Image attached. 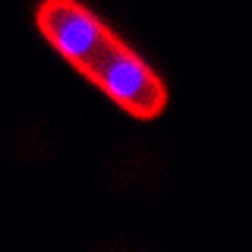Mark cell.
Here are the masks:
<instances>
[{"label": "cell", "mask_w": 252, "mask_h": 252, "mask_svg": "<svg viewBox=\"0 0 252 252\" xmlns=\"http://www.w3.org/2000/svg\"><path fill=\"white\" fill-rule=\"evenodd\" d=\"M85 79L136 120H158L167 110L170 94H167L164 79L120 35L101 54V60L85 73Z\"/></svg>", "instance_id": "6da1fadb"}, {"label": "cell", "mask_w": 252, "mask_h": 252, "mask_svg": "<svg viewBox=\"0 0 252 252\" xmlns=\"http://www.w3.org/2000/svg\"><path fill=\"white\" fill-rule=\"evenodd\" d=\"M35 26L44 41L82 76L117 41V32H110L82 0H41L35 6Z\"/></svg>", "instance_id": "7a4b0ae2"}]
</instances>
